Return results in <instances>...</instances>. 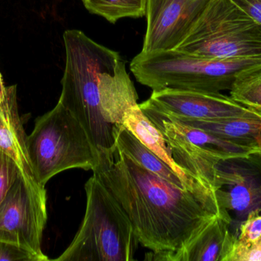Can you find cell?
Returning <instances> with one entry per match:
<instances>
[{"label":"cell","instance_id":"obj_18","mask_svg":"<svg viewBox=\"0 0 261 261\" xmlns=\"http://www.w3.org/2000/svg\"><path fill=\"white\" fill-rule=\"evenodd\" d=\"M229 91L234 101L261 116V66L242 72Z\"/></svg>","mask_w":261,"mask_h":261},{"label":"cell","instance_id":"obj_5","mask_svg":"<svg viewBox=\"0 0 261 261\" xmlns=\"http://www.w3.org/2000/svg\"><path fill=\"white\" fill-rule=\"evenodd\" d=\"M27 148L35 178L44 187L66 170L94 171L99 165V150L82 124L59 102L35 120Z\"/></svg>","mask_w":261,"mask_h":261},{"label":"cell","instance_id":"obj_14","mask_svg":"<svg viewBox=\"0 0 261 261\" xmlns=\"http://www.w3.org/2000/svg\"><path fill=\"white\" fill-rule=\"evenodd\" d=\"M113 133L117 147L144 168L182 189L189 190L216 202L214 192L206 188H197L186 182L161 158L140 142L123 124L113 125Z\"/></svg>","mask_w":261,"mask_h":261},{"label":"cell","instance_id":"obj_4","mask_svg":"<svg viewBox=\"0 0 261 261\" xmlns=\"http://www.w3.org/2000/svg\"><path fill=\"white\" fill-rule=\"evenodd\" d=\"M260 66L261 57L217 59L172 49L141 52L130 68L140 84L152 90L168 87L217 93L229 90L244 70Z\"/></svg>","mask_w":261,"mask_h":261},{"label":"cell","instance_id":"obj_1","mask_svg":"<svg viewBox=\"0 0 261 261\" xmlns=\"http://www.w3.org/2000/svg\"><path fill=\"white\" fill-rule=\"evenodd\" d=\"M93 172L128 215L138 242L153 252L182 249L219 216L216 201L151 173L117 145L99 153Z\"/></svg>","mask_w":261,"mask_h":261},{"label":"cell","instance_id":"obj_9","mask_svg":"<svg viewBox=\"0 0 261 261\" xmlns=\"http://www.w3.org/2000/svg\"><path fill=\"white\" fill-rule=\"evenodd\" d=\"M139 107L164 117L191 121H217L254 113L220 92L168 87L153 90Z\"/></svg>","mask_w":261,"mask_h":261},{"label":"cell","instance_id":"obj_15","mask_svg":"<svg viewBox=\"0 0 261 261\" xmlns=\"http://www.w3.org/2000/svg\"><path fill=\"white\" fill-rule=\"evenodd\" d=\"M141 110L151 111L147 109ZM156 114L160 116L158 113ZM160 116L202 129L231 144L261 153V116L257 113H253L245 116H234L217 121H191Z\"/></svg>","mask_w":261,"mask_h":261},{"label":"cell","instance_id":"obj_17","mask_svg":"<svg viewBox=\"0 0 261 261\" xmlns=\"http://www.w3.org/2000/svg\"><path fill=\"white\" fill-rule=\"evenodd\" d=\"M90 13L116 23L121 18H141L146 15L147 0H82Z\"/></svg>","mask_w":261,"mask_h":261},{"label":"cell","instance_id":"obj_7","mask_svg":"<svg viewBox=\"0 0 261 261\" xmlns=\"http://www.w3.org/2000/svg\"><path fill=\"white\" fill-rule=\"evenodd\" d=\"M213 191L219 216L233 235L253 211H261V153L222 159L215 167Z\"/></svg>","mask_w":261,"mask_h":261},{"label":"cell","instance_id":"obj_21","mask_svg":"<svg viewBox=\"0 0 261 261\" xmlns=\"http://www.w3.org/2000/svg\"><path fill=\"white\" fill-rule=\"evenodd\" d=\"M40 261L35 254L21 247L0 241V261Z\"/></svg>","mask_w":261,"mask_h":261},{"label":"cell","instance_id":"obj_19","mask_svg":"<svg viewBox=\"0 0 261 261\" xmlns=\"http://www.w3.org/2000/svg\"><path fill=\"white\" fill-rule=\"evenodd\" d=\"M20 173L15 161L0 148V205Z\"/></svg>","mask_w":261,"mask_h":261},{"label":"cell","instance_id":"obj_10","mask_svg":"<svg viewBox=\"0 0 261 261\" xmlns=\"http://www.w3.org/2000/svg\"><path fill=\"white\" fill-rule=\"evenodd\" d=\"M211 0H147L142 52L176 49Z\"/></svg>","mask_w":261,"mask_h":261},{"label":"cell","instance_id":"obj_2","mask_svg":"<svg viewBox=\"0 0 261 261\" xmlns=\"http://www.w3.org/2000/svg\"><path fill=\"white\" fill-rule=\"evenodd\" d=\"M64 41L65 70L58 102L82 124L95 144L107 143L113 137V125L102 115L100 92L107 77L123 59L82 31H66Z\"/></svg>","mask_w":261,"mask_h":261},{"label":"cell","instance_id":"obj_8","mask_svg":"<svg viewBox=\"0 0 261 261\" xmlns=\"http://www.w3.org/2000/svg\"><path fill=\"white\" fill-rule=\"evenodd\" d=\"M47 220V195L32 189L20 173L0 205V241L50 260L41 248Z\"/></svg>","mask_w":261,"mask_h":261},{"label":"cell","instance_id":"obj_12","mask_svg":"<svg viewBox=\"0 0 261 261\" xmlns=\"http://www.w3.org/2000/svg\"><path fill=\"white\" fill-rule=\"evenodd\" d=\"M27 137L18 113L16 86L6 89L0 103V148L15 161L28 185L38 193L46 194L45 187L38 183L34 174L27 148Z\"/></svg>","mask_w":261,"mask_h":261},{"label":"cell","instance_id":"obj_6","mask_svg":"<svg viewBox=\"0 0 261 261\" xmlns=\"http://www.w3.org/2000/svg\"><path fill=\"white\" fill-rule=\"evenodd\" d=\"M176 49L217 59L261 57V26L230 0H211Z\"/></svg>","mask_w":261,"mask_h":261},{"label":"cell","instance_id":"obj_16","mask_svg":"<svg viewBox=\"0 0 261 261\" xmlns=\"http://www.w3.org/2000/svg\"><path fill=\"white\" fill-rule=\"evenodd\" d=\"M122 124L139 139L140 142L161 158L186 182L197 188H206L213 191L212 188L195 179L175 162L164 135L143 112L139 104L134 106L126 112Z\"/></svg>","mask_w":261,"mask_h":261},{"label":"cell","instance_id":"obj_23","mask_svg":"<svg viewBox=\"0 0 261 261\" xmlns=\"http://www.w3.org/2000/svg\"><path fill=\"white\" fill-rule=\"evenodd\" d=\"M6 89L7 87H5L3 84V78H2L1 73H0V103L3 102L6 98Z\"/></svg>","mask_w":261,"mask_h":261},{"label":"cell","instance_id":"obj_20","mask_svg":"<svg viewBox=\"0 0 261 261\" xmlns=\"http://www.w3.org/2000/svg\"><path fill=\"white\" fill-rule=\"evenodd\" d=\"M225 261H261V239L254 243L242 244L234 238Z\"/></svg>","mask_w":261,"mask_h":261},{"label":"cell","instance_id":"obj_13","mask_svg":"<svg viewBox=\"0 0 261 261\" xmlns=\"http://www.w3.org/2000/svg\"><path fill=\"white\" fill-rule=\"evenodd\" d=\"M143 112L164 136H173L184 139L214 156L219 160L247 156L257 153L251 149L231 144L202 129L186 125L174 120L161 117L149 110H143Z\"/></svg>","mask_w":261,"mask_h":261},{"label":"cell","instance_id":"obj_11","mask_svg":"<svg viewBox=\"0 0 261 261\" xmlns=\"http://www.w3.org/2000/svg\"><path fill=\"white\" fill-rule=\"evenodd\" d=\"M229 225L219 216L213 217L182 249L175 252L146 254V260L225 261L234 238Z\"/></svg>","mask_w":261,"mask_h":261},{"label":"cell","instance_id":"obj_3","mask_svg":"<svg viewBox=\"0 0 261 261\" xmlns=\"http://www.w3.org/2000/svg\"><path fill=\"white\" fill-rule=\"evenodd\" d=\"M84 188V221L71 244L55 260H135L139 242L128 215L95 175Z\"/></svg>","mask_w":261,"mask_h":261},{"label":"cell","instance_id":"obj_22","mask_svg":"<svg viewBox=\"0 0 261 261\" xmlns=\"http://www.w3.org/2000/svg\"><path fill=\"white\" fill-rule=\"evenodd\" d=\"M261 26V0H230Z\"/></svg>","mask_w":261,"mask_h":261}]
</instances>
